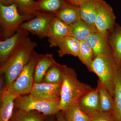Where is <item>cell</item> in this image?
I'll use <instances>...</instances> for the list:
<instances>
[{"label": "cell", "mask_w": 121, "mask_h": 121, "mask_svg": "<svg viewBox=\"0 0 121 121\" xmlns=\"http://www.w3.org/2000/svg\"><path fill=\"white\" fill-rule=\"evenodd\" d=\"M41 55L35 51H33L30 60L17 78L7 87V90L9 92L17 97L30 94L35 83V67Z\"/></svg>", "instance_id": "obj_5"}, {"label": "cell", "mask_w": 121, "mask_h": 121, "mask_svg": "<svg viewBox=\"0 0 121 121\" xmlns=\"http://www.w3.org/2000/svg\"><path fill=\"white\" fill-rule=\"evenodd\" d=\"M116 16L111 6L104 0H100L95 21L96 31L108 37L117 23Z\"/></svg>", "instance_id": "obj_7"}, {"label": "cell", "mask_w": 121, "mask_h": 121, "mask_svg": "<svg viewBox=\"0 0 121 121\" xmlns=\"http://www.w3.org/2000/svg\"><path fill=\"white\" fill-rule=\"evenodd\" d=\"M54 13L37 11L35 17L21 25L19 28L36 35L39 39L47 37Z\"/></svg>", "instance_id": "obj_8"}, {"label": "cell", "mask_w": 121, "mask_h": 121, "mask_svg": "<svg viewBox=\"0 0 121 121\" xmlns=\"http://www.w3.org/2000/svg\"><path fill=\"white\" fill-rule=\"evenodd\" d=\"M69 26L70 36L80 42H85L92 33L96 32L81 19Z\"/></svg>", "instance_id": "obj_20"}, {"label": "cell", "mask_w": 121, "mask_h": 121, "mask_svg": "<svg viewBox=\"0 0 121 121\" xmlns=\"http://www.w3.org/2000/svg\"><path fill=\"white\" fill-rule=\"evenodd\" d=\"M28 36V32L19 28L12 37L0 42V64H4L11 56L19 44Z\"/></svg>", "instance_id": "obj_10"}, {"label": "cell", "mask_w": 121, "mask_h": 121, "mask_svg": "<svg viewBox=\"0 0 121 121\" xmlns=\"http://www.w3.org/2000/svg\"><path fill=\"white\" fill-rule=\"evenodd\" d=\"M84 0H66V1L71 4L79 6Z\"/></svg>", "instance_id": "obj_32"}, {"label": "cell", "mask_w": 121, "mask_h": 121, "mask_svg": "<svg viewBox=\"0 0 121 121\" xmlns=\"http://www.w3.org/2000/svg\"><path fill=\"white\" fill-rule=\"evenodd\" d=\"M0 97V121H9L13 114L14 102L17 97L12 94L7 89Z\"/></svg>", "instance_id": "obj_15"}, {"label": "cell", "mask_w": 121, "mask_h": 121, "mask_svg": "<svg viewBox=\"0 0 121 121\" xmlns=\"http://www.w3.org/2000/svg\"><path fill=\"white\" fill-rule=\"evenodd\" d=\"M59 56L62 57L66 55L78 57L79 54L80 42L74 37L68 36L63 39L58 44Z\"/></svg>", "instance_id": "obj_19"}, {"label": "cell", "mask_w": 121, "mask_h": 121, "mask_svg": "<svg viewBox=\"0 0 121 121\" xmlns=\"http://www.w3.org/2000/svg\"><path fill=\"white\" fill-rule=\"evenodd\" d=\"M56 62L52 54L41 55L35 67L34 82L37 83L42 82L48 70Z\"/></svg>", "instance_id": "obj_16"}, {"label": "cell", "mask_w": 121, "mask_h": 121, "mask_svg": "<svg viewBox=\"0 0 121 121\" xmlns=\"http://www.w3.org/2000/svg\"><path fill=\"white\" fill-rule=\"evenodd\" d=\"M56 121H67L64 117L62 111L60 110L56 114Z\"/></svg>", "instance_id": "obj_30"}, {"label": "cell", "mask_w": 121, "mask_h": 121, "mask_svg": "<svg viewBox=\"0 0 121 121\" xmlns=\"http://www.w3.org/2000/svg\"><path fill=\"white\" fill-rule=\"evenodd\" d=\"M35 16L20 14L16 4L9 6L0 4L1 40L12 37L24 21L31 19Z\"/></svg>", "instance_id": "obj_3"}, {"label": "cell", "mask_w": 121, "mask_h": 121, "mask_svg": "<svg viewBox=\"0 0 121 121\" xmlns=\"http://www.w3.org/2000/svg\"><path fill=\"white\" fill-rule=\"evenodd\" d=\"M55 15L65 23L70 25L80 19V7L67 2Z\"/></svg>", "instance_id": "obj_17"}, {"label": "cell", "mask_w": 121, "mask_h": 121, "mask_svg": "<svg viewBox=\"0 0 121 121\" xmlns=\"http://www.w3.org/2000/svg\"><path fill=\"white\" fill-rule=\"evenodd\" d=\"M37 45L28 36L26 37L17 45L6 62L0 66V74L4 76L7 87L17 78L30 60Z\"/></svg>", "instance_id": "obj_1"}, {"label": "cell", "mask_w": 121, "mask_h": 121, "mask_svg": "<svg viewBox=\"0 0 121 121\" xmlns=\"http://www.w3.org/2000/svg\"><path fill=\"white\" fill-rule=\"evenodd\" d=\"M99 1L85 0L79 6L80 19L96 31L95 21Z\"/></svg>", "instance_id": "obj_12"}, {"label": "cell", "mask_w": 121, "mask_h": 121, "mask_svg": "<svg viewBox=\"0 0 121 121\" xmlns=\"http://www.w3.org/2000/svg\"><path fill=\"white\" fill-rule=\"evenodd\" d=\"M85 42L93 50L95 57L112 54L108 37H104L96 32L92 33Z\"/></svg>", "instance_id": "obj_13"}, {"label": "cell", "mask_w": 121, "mask_h": 121, "mask_svg": "<svg viewBox=\"0 0 121 121\" xmlns=\"http://www.w3.org/2000/svg\"><path fill=\"white\" fill-rule=\"evenodd\" d=\"M92 89L90 85L79 80L74 69L65 65L60 91V110H63L72 104L78 103L81 99Z\"/></svg>", "instance_id": "obj_2"}, {"label": "cell", "mask_w": 121, "mask_h": 121, "mask_svg": "<svg viewBox=\"0 0 121 121\" xmlns=\"http://www.w3.org/2000/svg\"><path fill=\"white\" fill-rule=\"evenodd\" d=\"M66 2V0H38L36 1V10L56 14Z\"/></svg>", "instance_id": "obj_25"}, {"label": "cell", "mask_w": 121, "mask_h": 121, "mask_svg": "<svg viewBox=\"0 0 121 121\" xmlns=\"http://www.w3.org/2000/svg\"><path fill=\"white\" fill-rule=\"evenodd\" d=\"M78 58L91 72V65L95 56L93 50L85 42H80V51Z\"/></svg>", "instance_id": "obj_27"}, {"label": "cell", "mask_w": 121, "mask_h": 121, "mask_svg": "<svg viewBox=\"0 0 121 121\" xmlns=\"http://www.w3.org/2000/svg\"><path fill=\"white\" fill-rule=\"evenodd\" d=\"M97 87L98 90L100 99L99 111L112 113L114 107L113 98L99 80Z\"/></svg>", "instance_id": "obj_22"}, {"label": "cell", "mask_w": 121, "mask_h": 121, "mask_svg": "<svg viewBox=\"0 0 121 121\" xmlns=\"http://www.w3.org/2000/svg\"><path fill=\"white\" fill-rule=\"evenodd\" d=\"M108 37L113 57L117 63H121V26L117 23Z\"/></svg>", "instance_id": "obj_21"}, {"label": "cell", "mask_w": 121, "mask_h": 121, "mask_svg": "<svg viewBox=\"0 0 121 121\" xmlns=\"http://www.w3.org/2000/svg\"><path fill=\"white\" fill-rule=\"evenodd\" d=\"M60 103L36 97L31 94L19 96L15 99L14 109L36 111L46 116H52L60 111Z\"/></svg>", "instance_id": "obj_6"}, {"label": "cell", "mask_w": 121, "mask_h": 121, "mask_svg": "<svg viewBox=\"0 0 121 121\" xmlns=\"http://www.w3.org/2000/svg\"><path fill=\"white\" fill-rule=\"evenodd\" d=\"M47 117L36 111L14 109L9 121H44Z\"/></svg>", "instance_id": "obj_23"}, {"label": "cell", "mask_w": 121, "mask_h": 121, "mask_svg": "<svg viewBox=\"0 0 121 121\" xmlns=\"http://www.w3.org/2000/svg\"><path fill=\"white\" fill-rule=\"evenodd\" d=\"M62 111L67 121H90V116L82 110L78 103L71 104Z\"/></svg>", "instance_id": "obj_24"}, {"label": "cell", "mask_w": 121, "mask_h": 121, "mask_svg": "<svg viewBox=\"0 0 121 121\" xmlns=\"http://www.w3.org/2000/svg\"><path fill=\"white\" fill-rule=\"evenodd\" d=\"M69 36H70V26L56 15L50 24L47 36L50 47H57L63 39Z\"/></svg>", "instance_id": "obj_9"}, {"label": "cell", "mask_w": 121, "mask_h": 121, "mask_svg": "<svg viewBox=\"0 0 121 121\" xmlns=\"http://www.w3.org/2000/svg\"><path fill=\"white\" fill-rule=\"evenodd\" d=\"M16 4L15 0H0V4L5 6H9Z\"/></svg>", "instance_id": "obj_31"}, {"label": "cell", "mask_w": 121, "mask_h": 121, "mask_svg": "<svg viewBox=\"0 0 121 121\" xmlns=\"http://www.w3.org/2000/svg\"><path fill=\"white\" fill-rule=\"evenodd\" d=\"M90 121H116L112 113L98 111L89 115Z\"/></svg>", "instance_id": "obj_29"}, {"label": "cell", "mask_w": 121, "mask_h": 121, "mask_svg": "<svg viewBox=\"0 0 121 121\" xmlns=\"http://www.w3.org/2000/svg\"><path fill=\"white\" fill-rule=\"evenodd\" d=\"M117 63L112 54L96 56L91 65V72L98 78L99 80L113 97Z\"/></svg>", "instance_id": "obj_4"}, {"label": "cell", "mask_w": 121, "mask_h": 121, "mask_svg": "<svg viewBox=\"0 0 121 121\" xmlns=\"http://www.w3.org/2000/svg\"><path fill=\"white\" fill-rule=\"evenodd\" d=\"M112 114L116 121H121V63L117 65L114 93Z\"/></svg>", "instance_id": "obj_18"}, {"label": "cell", "mask_w": 121, "mask_h": 121, "mask_svg": "<svg viewBox=\"0 0 121 121\" xmlns=\"http://www.w3.org/2000/svg\"><path fill=\"white\" fill-rule=\"evenodd\" d=\"M44 121H54V118L53 117L50 118L48 119H46Z\"/></svg>", "instance_id": "obj_33"}, {"label": "cell", "mask_w": 121, "mask_h": 121, "mask_svg": "<svg viewBox=\"0 0 121 121\" xmlns=\"http://www.w3.org/2000/svg\"><path fill=\"white\" fill-rule=\"evenodd\" d=\"M78 103L82 110L89 116L99 111L100 99L97 88L93 89L87 93Z\"/></svg>", "instance_id": "obj_14"}, {"label": "cell", "mask_w": 121, "mask_h": 121, "mask_svg": "<svg viewBox=\"0 0 121 121\" xmlns=\"http://www.w3.org/2000/svg\"><path fill=\"white\" fill-rule=\"evenodd\" d=\"M62 84L34 83L30 94L40 98L60 102Z\"/></svg>", "instance_id": "obj_11"}, {"label": "cell", "mask_w": 121, "mask_h": 121, "mask_svg": "<svg viewBox=\"0 0 121 121\" xmlns=\"http://www.w3.org/2000/svg\"><path fill=\"white\" fill-rule=\"evenodd\" d=\"M19 12L21 14L35 16L36 1L34 0H15Z\"/></svg>", "instance_id": "obj_28"}, {"label": "cell", "mask_w": 121, "mask_h": 121, "mask_svg": "<svg viewBox=\"0 0 121 121\" xmlns=\"http://www.w3.org/2000/svg\"><path fill=\"white\" fill-rule=\"evenodd\" d=\"M65 66L56 63L48 70L42 82L52 84L62 83Z\"/></svg>", "instance_id": "obj_26"}]
</instances>
